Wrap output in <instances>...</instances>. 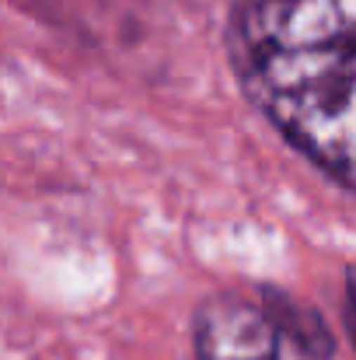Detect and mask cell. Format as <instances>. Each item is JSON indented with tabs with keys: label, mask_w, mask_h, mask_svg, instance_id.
<instances>
[{
	"label": "cell",
	"mask_w": 356,
	"mask_h": 360,
	"mask_svg": "<svg viewBox=\"0 0 356 360\" xmlns=\"http://www.w3.org/2000/svg\"><path fill=\"white\" fill-rule=\"evenodd\" d=\"M231 60L262 116L356 189V0H237Z\"/></svg>",
	"instance_id": "6da1fadb"
},
{
	"label": "cell",
	"mask_w": 356,
	"mask_h": 360,
	"mask_svg": "<svg viewBox=\"0 0 356 360\" xmlns=\"http://www.w3.org/2000/svg\"><path fill=\"white\" fill-rule=\"evenodd\" d=\"M192 347L196 360H279V329L265 304L217 294L192 315Z\"/></svg>",
	"instance_id": "7a4b0ae2"
},
{
	"label": "cell",
	"mask_w": 356,
	"mask_h": 360,
	"mask_svg": "<svg viewBox=\"0 0 356 360\" xmlns=\"http://www.w3.org/2000/svg\"><path fill=\"white\" fill-rule=\"evenodd\" d=\"M262 304H265V311L272 315L279 336H286V340L301 350L304 360L332 357L336 343H332V333H329V326L322 322L318 311L294 304V297H286V294H279V290H265V301H262Z\"/></svg>",
	"instance_id": "3957f363"
},
{
	"label": "cell",
	"mask_w": 356,
	"mask_h": 360,
	"mask_svg": "<svg viewBox=\"0 0 356 360\" xmlns=\"http://www.w3.org/2000/svg\"><path fill=\"white\" fill-rule=\"evenodd\" d=\"M346 326H350V336L356 343V266L346 276Z\"/></svg>",
	"instance_id": "277c9868"
}]
</instances>
